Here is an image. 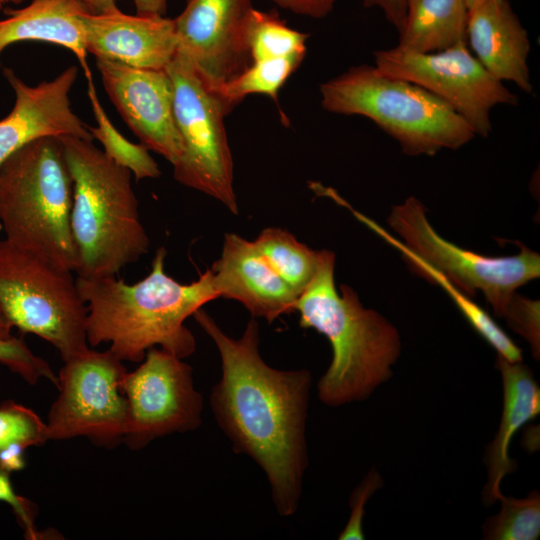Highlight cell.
Wrapping results in <instances>:
<instances>
[{
	"mask_svg": "<svg viewBox=\"0 0 540 540\" xmlns=\"http://www.w3.org/2000/svg\"><path fill=\"white\" fill-rule=\"evenodd\" d=\"M73 180L71 231L76 274L117 275L148 252L131 172L113 162L93 140L59 136Z\"/></svg>",
	"mask_w": 540,
	"mask_h": 540,
	"instance_id": "obj_4",
	"label": "cell"
},
{
	"mask_svg": "<svg viewBox=\"0 0 540 540\" xmlns=\"http://www.w3.org/2000/svg\"><path fill=\"white\" fill-rule=\"evenodd\" d=\"M303 56H286L250 62L236 77L215 92L228 114L246 96L262 94L277 101L278 93L300 66Z\"/></svg>",
	"mask_w": 540,
	"mask_h": 540,
	"instance_id": "obj_24",
	"label": "cell"
},
{
	"mask_svg": "<svg viewBox=\"0 0 540 540\" xmlns=\"http://www.w3.org/2000/svg\"><path fill=\"white\" fill-rule=\"evenodd\" d=\"M293 13L315 19L326 17L339 0H271Z\"/></svg>",
	"mask_w": 540,
	"mask_h": 540,
	"instance_id": "obj_33",
	"label": "cell"
},
{
	"mask_svg": "<svg viewBox=\"0 0 540 540\" xmlns=\"http://www.w3.org/2000/svg\"><path fill=\"white\" fill-rule=\"evenodd\" d=\"M381 482V477L377 471H371L352 493L350 500L351 515L347 525L339 534L338 538L340 540L364 539L362 531L364 505L371 495L380 487Z\"/></svg>",
	"mask_w": 540,
	"mask_h": 540,
	"instance_id": "obj_31",
	"label": "cell"
},
{
	"mask_svg": "<svg viewBox=\"0 0 540 540\" xmlns=\"http://www.w3.org/2000/svg\"><path fill=\"white\" fill-rule=\"evenodd\" d=\"M90 12L82 0H32L20 9H6L0 20V55L21 41H41L70 50L91 77L82 14Z\"/></svg>",
	"mask_w": 540,
	"mask_h": 540,
	"instance_id": "obj_20",
	"label": "cell"
},
{
	"mask_svg": "<svg viewBox=\"0 0 540 540\" xmlns=\"http://www.w3.org/2000/svg\"><path fill=\"white\" fill-rule=\"evenodd\" d=\"M308 34L292 29L274 11L251 9L244 28L250 62L306 54Z\"/></svg>",
	"mask_w": 540,
	"mask_h": 540,
	"instance_id": "obj_23",
	"label": "cell"
},
{
	"mask_svg": "<svg viewBox=\"0 0 540 540\" xmlns=\"http://www.w3.org/2000/svg\"><path fill=\"white\" fill-rule=\"evenodd\" d=\"M86 79L88 97L97 123L96 127L88 128L93 139H97L102 145L104 154L119 166L128 169L136 180L159 177L161 171L149 149L142 143L130 142L114 127L98 99L92 76Z\"/></svg>",
	"mask_w": 540,
	"mask_h": 540,
	"instance_id": "obj_25",
	"label": "cell"
},
{
	"mask_svg": "<svg viewBox=\"0 0 540 540\" xmlns=\"http://www.w3.org/2000/svg\"><path fill=\"white\" fill-rule=\"evenodd\" d=\"M467 44L493 77L532 93L528 32L508 0H481L469 9Z\"/></svg>",
	"mask_w": 540,
	"mask_h": 540,
	"instance_id": "obj_18",
	"label": "cell"
},
{
	"mask_svg": "<svg viewBox=\"0 0 540 540\" xmlns=\"http://www.w3.org/2000/svg\"><path fill=\"white\" fill-rule=\"evenodd\" d=\"M193 316L220 355L221 378L210 395L215 420L233 450L263 470L277 513L295 514L308 465L305 434L311 373L269 366L259 353L254 318L234 339L201 308Z\"/></svg>",
	"mask_w": 540,
	"mask_h": 540,
	"instance_id": "obj_1",
	"label": "cell"
},
{
	"mask_svg": "<svg viewBox=\"0 0 540 540\" xmlns=\"http://www.w3.org/2000/svg\"><path fill=\"white\" fill-rule=\"evenodd\" d=\"M166 71L173 85L174 117L183 147L173 165L174 178L236 215L233 160L224 124L228 112L181 53H176Z\"/></svg>",
	"mask_w": 540,
	"mask_h": 540,
	"instance_id": "obj_9",
	"label": "cell"
},
{
	"mask_svg": "<svg viewBox=\"0 0 540 540\" xmlns=\"http://www.w3.org/2000/svg\"><path fill=\"white\" fill-rule=\"evenodd\" d=\"M503 387V409L495 438L486 452L487 482L483 490L486 505L502 495L500 484L517 464L509 456L510 443L516 432L540 413V387L532 371L522 362H509L497 355Z\"/></svg>",
	"mask_w": 540,
	"mask_h": 540,
	"instance_id": "obj_19",
	"label": "cell"
},
{
	"mask_svg": "<svg viewBox=\"0 0 540 540\" xmlns=\"http://www.w3.org/2000/svg\"><path fill=\"white\" fill-rule=\"evenodd\" d=\"M335 254L323 249L319 270L298 296L299 325L324 335L332 360L318 382L319 399L330 407L366 400L392 375L401 354L400 334L375 310L367 309L347 285L337 290Z\"/></svg>",
	"mask_w": 540,
	"mask_h": 540,
	"instance_id": "obj_3",
	"label": "cell"
},
{
	"mask_svg": "<svg viewBox=\"0 0 540 540\" xmlns=\"http://www.w3.org/2000/svg\"><path fill=\"white\" fill-rule=\"evenodd\" d=\"M252 8V0H186L173 19L177 52L214 92L250 64L244 28Z\"/></svg>",
	"mask_w": 540,
	"mask_h": 540,
	"instance_id": "obj_13",
	"label": "cell"
},
{
	"mask_svg": "<svg viewBox=\"0 0 540 540\" xmlns=\"http://www.w3.org/2000/svg\"><path fill=\"white\" fill-rule=\"evenodd\" d=\"M47 440V425L32 410L14 402L0 406V449L11 444L27 448Z\"/></svg>",
	"mask_w": 540,
	"mask_h": 540,
	"instance_id": "obj_28",
	"label": "cell"
},
{
	"mask_svg": "<svg viewBox=\"0 0 540 540\" xmlns=\"http://www.w3.org/2000/svg\"><path fill=\"white\" fill-rule=\"evenodd\" d=\"M3 74L15 92L11 112L0 120V165L29 142L46 136L70 135L93 140L88 125L72 110L70 91L78 77L75 65L58 76L30 86L12 69Z\"/></svg>",
	"mask_w": 540,
	"mask_h": 540,
	"instance_id": "obj_15",
	"label": "cell"
},
{
	"mask_svg": "<svg viewBox=\"0 0 540 540\" xmlns=\"http://www.w3.org/2000/svg\"><path fill=\"white\" fill-rule=\"evenodd\" d=\"M480 1H481V0H465L468 9L472 8L473 6H475V5H476L477 3H479Z\"/></svg>",
	"mask_w": 540,
	"mask_h": 540,
	"instance_id": "obj_40",
	"label": "cell"
},
{
	"mask_svg": "<svg viewBox=\"0 0 540 540\" xmlns=\"http://www.w3.org/2000/svg\"><path fill=\"white\" fill-rule=\"evenodd\" d=\"M431 283L440 286L449 295L467 322L494 348L497 355L509 362H522V350L471 297L440 276L433 277Z\"/></svg>",
	"mask_w": 540,
	"mask_h": 540,
	"instance_id": "obj_27",
	"label": "cell"
},
{
	"mask_svg": "<svg viewBox=\"0 0 540 540\" xmlns=\"http://www.w3.org/2000/svg\"><path fill=\"white\" fill-rule=\"evenodd\" d=\"M218 298L240 302L253 318L271 323L295 311L296 294L273 270L253 241L226 233L221 256L210 268Z\"/></svg>",
	"mask_w": 540,
	"mask_h": 540,
	"instance_id": "obj_17",
	"label": "cell"
},
{
	"mask_svg": "<svg viewBox=\"0 0 540 540\" xmlns=\"http://www.w3.org/2000/svg\"><path fill=\"white\" fill-rule=\"evenodd\" d=\"M25 449L26 447L21 444H11L0 449V466L10 473L21 470L25 465L23 458Z\"/></svg>",
	"mask_w": 540,
	"mask_h": 540,
	"instance_id": "obj_35",
	"label": "cell"
},
{
	"mask_svg": "<svg viewBox=\"0 0 540 540\" xmlns=\"http://www.w3.org/2000/svg\"><path fill=\"white\" fill-rule=\"evenodd\" d=\"M24 0H0V10L3 9L4 5L7 3L20 4Z\"/></svg>",
	"mask_w": 540,
	"mask_h": 540,
	"instance_id": "obj_39",
	"label": "cell"
},
{
	"mask_svg": "<svg viewBox=\"0 0 540 540\" xmlns=\"http://www.w3.org/2000/svg\"><path fill=\"white\" fill-rule=\"evenodd\" d=\"M465 0H408L396 48L429 54L467 44Z\"/></svg>",
	"mask_w": 540,
	"mask_h": 540,
	"instance_id": "obj_21",
	"label": "cell"
},
{
	"mask_svg": "<svg viewBox=\"0 0 540 540\" xmlns=\"http://www.w3.org/2000/svg\"><path fill=\"white\" fill-rule=\"evenodd\" d=\"M133 2L138 15L164 16L168 0H133Z\"/></svg>",
	"mask_w": 540,
	"mask_h": 540,
	"instance_id": "obj_36",
	"label": "cell"
},
{
	"mask_svg": "<svg viewBox=\"0 0 540 540\" xmlns=\"http://www.w3.org/2000/svg\"><path fill=\"white\" fill-rule=\"evenodd\" d=\"M253 242L297 297L309 286L321 265L323 249L309 248L287 230L265 228Z\"/></svg>",
	"mask_w": 540,
	"mask_h": 540,
	"instance_id": "obj_22",
	"label": "cell"
},
{
	"mask_svg": "<svg viewBox=\"0 0 540 540\" xmlns=\"http://www.w3.org/2000/svg\"><path fill=\"white\" fill-rule=\"evenodd\" d=\"M373 55L374 66L382 74L412 82L438 97L466 121L475 136H489L495 106L519 102L516 94L480 64L468 44L429 54L394 47Z\"/></svg>",
	"mask_w": 540,
	"mask_h": 540,
	"instance_id": "obj_10",
	"label": "cell"
},
{
	"mask_svg": "<svg viewBox=\"0 0 540 540\" xmlns=\"http://www.w3.org/2000/svg\"><path fill=\"white\" fill-rule=\"evenodd\" d=\"M501 509L486 520L483 538L488 540H536L540 536V495L536 490L524 498L499 497Z\"/></svg>",
	"mask_w": 540,
	"mask_h": 540,
	"instance_id": "obj_26",
	"label": "cell"
},
{
	"mask_svg": "<svg viewBox=\"0 0 540 540\" xmlns=\"http://www.w3.org/2000/svg\"><path fill=\"white\" fill-rule=\"evenodd\" d=\"M408 0H361L366 8H378L386 20L398 31L401 29L407 8Z\"/></svg>",
	"mask_w": 540,
	"mask_h": 540,
	"instance_id": "obj_34",
	"label": "cell"
},
{
	"mask_svg": "<svg viewBox=\"0 0 540 540\" xmlns=\"http://www.w3.org/2000/svg\"><path fill=\"white\" fill-rule=\"evenodd\" d=\"M126 373L122 360L109 349L89 348L64 361L58 375L59 396L46 423L48 439L86 436L103 445L123 440L127 401L121 384Z\"/></svg>",
	"mask_w": 540,
	"mask_h": 540,
	"instance_id": "obj_11",
	"label": "cell"
},
{
	"mask_svg": "<svg viewBox=\"0 0 540 540\" xmlns=\"http://www.w3.org/2000/svg\"><path fill=\"white\" fill-rule=\"evenodd\" d=\"M106 94L141 143L172 166L183 147L173 108V85L166 69L131 67L96 58Z\"/></svg>",
	"mask_w": 540,
	"mask_h": 540,
	"instance_id": "obj_14",
	"label": "cell"
},
{
	"mask_svg": "<svg viewBox=\"0 0 540 540\" xmlns=\"http://www.w3.org/2000/svg\"><path fill=\"white\" fill-rule=\"evenodd\" d=\"M0 362L18 373L29 384L33 385L44 377L58 386V376L45 360L31 352L22 338L12 336L0 341Z\"/></svg>",
	"mask_w": 540,
	"mask_h": 540,
	"instance_id": "obj_29",
	"label": "cell"
},
{
	"mask_svg": "<svg viewBox=\"0 0 540 540\" xmlns=\"http://www.w3.org/2000/svg\"><path fill=\"white\" fill-rule=\"evenodd\" d=\"M73 180L59 137L24 145L0 165V224L5 239L75 272Z\"/></svg>",
	"mask_w": 540,
	"mask_h": 540,
	"instance_id": "obj_5",
	"label": "cell"
},
{
	"mask_svg": "<svg viewBox=\"0 0 540 540\" xmlns=\"http://www.w3.org/2000/svg\"><path fill=\"white\" fill-rule=\"evenodd\" d=\"M0 501L10 505L17 516L24 533L29 540L42 539L34 524V505L29 500L15 493L11 481L10 472L0 466Z\"/></svg>",
	"mask_w": 540,
	"mask_h": 540,
	"instance_id": "obj_32",
	"label": "cell"
},
{
	"mask_svg": "<svg viewBox=\"0 0 540 540\" xmlns=\"http://www.w3.org/2000/svg\"><path fill=\"white\" fill-rule=\"evenodd\" d=\"M514 332L530 345L535 359L540 356V303L515 292L510 298L503 317Z\"/></svg>",
	"mask_w": 540,
	"mask_h": 540,
	"instance_id": "obj_30",
	"label": "cell"
},
{
	"mask_svg": "<svg viewBox=\"0 0 540 540\" xmlns=\"http://www.w3.org/2000/svg\"><path fill=\"white\" fill-rule=\"evenodd\" d=\"M321 105L331 113L374 122L409 156H432L470 142L471 127L441 99L403 79L358 65L320 86Z\"/></svg>",
	"mask_w": 540,
	"mask_h": 540,
	"instance_id": "obj_6",
	"label": "cell"
},
{
	"mask_svg": "<svg viewBox=\"0 0 540 540\" xmlns=\"http://www.w3.org/2000/svg\"><path fill=\"white\" fill-rule=\"evenodd\" d=\"M167 252L156 250L150 273L128 284L116 275L76 276L80 295L87 306V341L95 347L109 343V350L122 361L141 362L146 352L160 346L184 359L194 353L196 341L184 325L203 305L218 298L208 269L183 284L165 271Z\"/></svg>",
	"mask_w": 540,
	"mask_h": 540,
	"instance_id": "obj_2",
	"label": "cell"
},
{
	"mask_svg": "<svg viewBox=\"0 0 540 540\" xmlns=\"http://www.w3.org/2000/svg\"><path fill=\"white\" fill-rule=\"evenodd\" d=\"M345 206L397 248L417 275L428 281L440 276L471 298L482 292L499 318L516 290L540 276V255L523 244L516 255L490 257L447 241L432 227L424 205L415 197L394 206L387 220L402 241L391 237L348 203Z\"/></svg>",
	"mask_w": 540,
	"mask_h": 540,
	"instance_id": "obj_7",
	"label": "cell"
},
{
	"mask_svg": "<svg viewBox=\"0 0 540 540\" xmlns=\"http://www.w3.org/2000/svg\"><path fill=\"white\" fill-rule=\"evenodd\" d=\"M11 326L5 320V318L0 313V341L10 339L11 335Z\"/></svg>",
	"mask_w": 540,
	"mask_h": 540,
	"instance_id": "obj_38",
	"label": "cell"
},
{
	"mask_svg": "<svg viewBox=\"0 0 540 540\" xmlns=\"http://www.w3.org/2000/svg\"><path fill=\"white\" fill-rule=\"evenodd\" d=\"M0 313L11 327L52 344L67 361L89 349L87 306L73 271L0 240Z\"/></svg>",
	"mask_w": 540,
	"mask_h": 540,
	"instance_id": "obj_8",
	"label": "cell"
},
{
	"mask_svg": "<svg viewBox=\"0 0 540 540\" xmlns=\"http://www.w3.org/2000/svg\"><path fill=\"white\" fill-rule=\"evenodd\" d=\"M82 2L94 14L113 13L120 10L116 0H82Z\"/></svg>",
	"mask_w": 540,
	"mask_h": 540,
	"instance_id": "obj_37",
	"label": "cell"
},
{
	"mask_svg": "<svg viewBox=\"0 0 540 540\" xmlns=\"http://www.w3.org/2000/svg\"><path fill=\"white\" fill-rule=\"evenodd\" d=\"M141 362L125 374L121 384L127 401L123 440L132 449L157 437L195 430L201 424L203 409L192 368L183 359L153 347Z\"/></svg>",
	"mask_w": 540,
	"mask_h": 540,
	"instance_id": "obj_12",
	"label": "cell"
},
{
	"mask_svg": "<svg viewBox=\"0 0 540 540\" xmlns=\"http://www.w3.org/2000/svg\"><path fill=\"white\" fill-rule=\"evenodd\" d=\"M87 52L131 67L164 70L178 50L174 20L164 16L82 14Z\"/></svg>",
	"mask_w": 540,
	"mask_h": 540,
	"instance_id": "obj_16",
	"label": "cell"
}]
</instances>
